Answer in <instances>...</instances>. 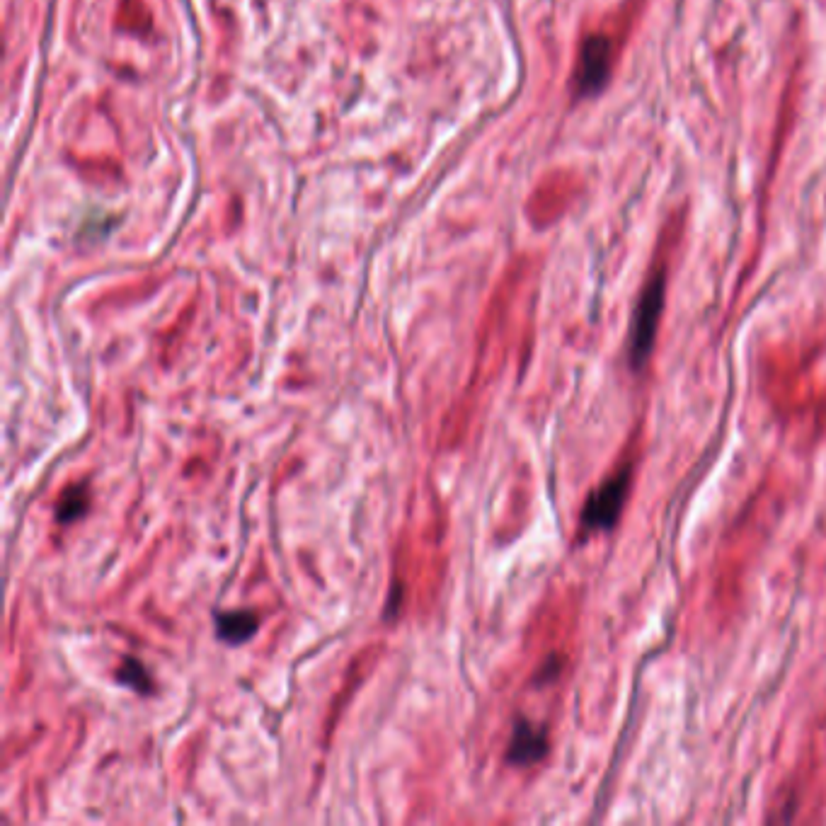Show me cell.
<instances>
[{
  "mask_svg": "<svg viewBox=\"0 0 826 826\" xmlns=\"http://www.w3.org/2000/svg\"><path fill=\"white\" fill-rule=\"evenodd\" d=\"M90 492L88 485H73L61 495L59 507H56V521L59 524H73L80 516L88 512Z\"/></svg>",
  "mask_w": 826,
  "mask_h": 826,
  "instance_id": "cell-6",
  "label": "cell"
},
{
  "mask_svg": "<svg viewBox=\"0 0 826 826\" xmlns=\"http://www.w3.org/2000/svg\"><path fill=\"white\" fill-rule=\"evenodd\" d=\"M630 483H633V468L628 463L618 473H613L606 483L596 487L589 495L587 504H584L582 519H579V533L582 536L608 531L616 524L625 507V499H628Z\"/></svg>",
  "mask_w": 826,
  "mask_h": 826,
  "instance_id": "cell-1",
  "label": "cell"
},
{
  "mask_svg": "<svg viewBox=\"0 0 826 826\" xmlns=\"http://www.w3.org/2000/svg\"><path fill=\"white\" fill-rule=\"evenodd\" d=\"M558 671H560V659L558 657H548V662H546V667L541 669V676H538V684H541V681H550V679H555V676H558Z\"/></svg>",
  "mask_w": 826,
  "mask_h": 826,
  "instance_id": "cell-8",
  "label": "cell"
},
{
  "mask_svg": "<svg viewBox=\"0 0 826 826\" xmlns=\"http://www.w3.org/2000/svg\"><path fill=\"white\" fill-rule=\"evenodd\" d=\"M117 679H119V684L129 686L131 691L143 693V696H148V693L153 691L151 674H148L146 667H143L139 659H134V657L124 659L122 667L117 669Z\"/></svg>",
  "mask_w": 826,
  "mask_h": 826,
  "instance_id": "cell-7",
  "label": "cell"
},
{
  "mask_svg": "<svg viewBox=\"0 0 826 826\" xmlns=\"http://www.w3.org/2000/svg\"><path fill=\"white\" fill-rule=\"evenodd\" d=\"M611 73V42L606 37H589L579 54L577 85L582 93H596Z\"/></svg>",
  "mask_w": 826,
  "mask_h": 826,
  "instance_id": "cell-3",
  "label": "cell"
},
{
  "mask_svg": "<svg viewBox=\"0 0 826 826\" xmlns=\"http://www.w3.org/2000/svg\"><path fill=\"white\" fill-rule=\"evenodd\" d=\"M548 754V734L531 720H516L512 742L507 749V761L514 766L538 764Z\"/></svg>",
  "mask_w": 826,
  "mask_h": 826,
  "instance_id": "cell-4",
  "label": "cell"
},
{
  "mask_svg": "<svg viewBox=\"0 0 826 826\" xmlns=\"http://www.w3.org/2000/svg\"><path fill=\"white\" fill-rule=\"evenodd\" d=\"M664 308V274L657 272L647 281L642 291L638 306L633 313V328H630V364L635 369H642L645 361L650 359L652 347H655V335L659 325V315Z\"/></svg>",
  "mask_w": 826,
  "mask_h": 826,
  "instance_id": "cell-2",
  "label": "cell"
},
{
  "mask_svg": "<svg viewBox=\"0 0 826 826\" xmlns=\"http://www.w3.org/2000/svg\"><path fill=\"white\" fill-rule=\"evenodd\" d=\"M260 628V618L255 611L240 608V611H223L216 616V635L228 645H243Z\"/></svg>",
  "mask_w": 826,
  "mask_h": 826,
  "instance_id": "cell-5",
  "label": "cell"
}]
</instances>
